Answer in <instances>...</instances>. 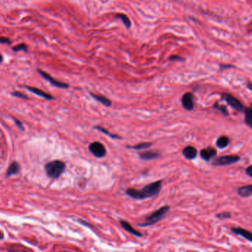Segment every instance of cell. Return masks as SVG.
<instances>
[{"mask_svg": "<svg viewBox=\"0 0 252 252\" xmlns=\"http://www.w3.org/2000/svg\"><path fill=\"white\" fill-rule=\"evenodd\" d=\"M19 164L17 162H16V161H14V162L10 164V167H8L7 172H6V175H7V176H11V175H16V174L19 172Z\"/></svg>", "mask_w": 252, "mask_h": 252, "instance_id": "ac0fdd59", "label": "cell"}, {"mask_svg": "<svg viewBox=\"0 0 252 252\" xmlns=\"http://www.w3.org/2000/svg\"><path fill=\"white\" fill-rule=\"evenodd\" d=\"M244 113H245V123L247 126H249L250 128L252 127V110L251 106L247 107L246 109H244Z\"/></svg>", "mask_w": 252, "mask_h": 252, "instance_id": "d6986e66", "label": "cell"}, {"mask_svg": "<svg viewBox=\"0 0 252 252\" xmlns=\"http://www.w3.org/2000/svg\"><path fill=\"white\" fill-rule=\"evenodd\" d=\"M182 106L186 110L192 111L194 109V96L192 93H186L183 95L181 99Z\"/></svg>", "mask_w": 252, "mask_h": 252, "instance_id": "ba28073f", "label": "cell"}, {"mask_svg": "<svg viewBox=\"0 0 252 252\" xmlns=\"http://www.w3.org/2000/svg\"><path fill=\"white\" fill-rule=\"evenodd\" d=\"M152 145V143H149V142H143V143H138V144L135 145V146H126V148L132 149H135V150H142V149H146L149 148Z\"/></svg>", "mask_w": 252, "mask_h": 252, "instance_id": "ffe728a7", "label": "cell"}, {"mask_svg": "<svg viewBox=\"0 0 252 252\" xmlns=\"http://www.w3.org/2000/svg\"><path fill=\"white\" fill-rule=\"evenodd\" d=\"M89 150L95 157L101 158L106 155V150L105 146L98 141H95L89 145Z\"/></svg>", "mask_w": 252, "mask_h": 252, "instance_id": "5b68a950", "label": "cell"}, {"mask_svg": "<svg viewBox=\"0 0 252 252\" xmlns=\"http://www.w3.org/2000/svg\"><path fill=\"white\" fill-rule=\"evenodd\" d=\"M65 167H66V165L63 161L55 160L46 164L45 172L49 178H58L65 172Z\"/></svg>", "mask_w": 252, "mask_h": 252, "instance_id": "3957f363", "label": "cell"}, {"mask_svg": "<svg viewBox=\"0 0 252 252\" xmlns=\"http://www.w3.org/2000/svg\"><path fill=\"white\" fill-rule=\"evenodd\" d=\"M24 87L25 89H27L28 91L31 92L32 93L35 94V95H38V96L42 97V98H45V99L48 100V101H50V100L54 99V97H53L52 95H51V94L46 93V92L43 91V90H40V89L36 88V87H30V86H24Z\"/></svg>", "mask_w": 252, "mask_h": 252, "instance_id": "9c48e42d", "label": "cell"}, {"mask_svg": "<svg viewBox=\"0 0 252 252\" xmlns=\"http://www.w3.org/2000/svg\"><path fill=\"white\" fill-rule=\"evenodd\" d=\"M0 43L1 44H5V45H10L11 44V41L10 39L7 38V37H0Z\"/></svg>", "mask_w": 252, "mask_h": 252, "instance_id": "f1b7e54d", "label": "cell"}, {"mask_svg": "<svg viewBox=\"0 0 252 252\" xmlns=\"http://www.w3.org/2000/svg\"><path fill=\"white\" fill-rule=\"evenodd\" d=\"M240 161V158L237 155H224L219 157L218 158L214 159L212 161L213 166H228L231 165V164H235V163L238 162Z\"/></svg>", "mask_w": 252, "mask_h": 252, "instance_id": "277c9868", "label": "cell"}, {"mask_svg": "<svg viewBox=\"0 0 252 252\" xmlns=\"http://www.w3.org/2000/svg\"><path fill=\"white\" fill-rule=\"evenodd\" d=\"M10 95L13 97H15V98H23V99H28V97L25 94L21 93L19 91H14L13 93H10Z\"/></svg>", "mask_w": 252, "mask_h": 252, "instance_id": "d4e9b609", "label": "cell"}, {"mask_svg": "<svg viewBox=\"0 0 252 252\" xmlns=\"http://www.w3.org/2000/svg\"><path fill=\"white\" fill-rule=\"evenodd\" d=\"M37 71H38V73H39V75L43 79L49 81V82L51 83L53 86H54V87L59 89H67L69 87V85L67 83L62 82V81H58V80L55 79L54 78L52 77V76L49 74V73H46V72L43 71V70H40V69H38Z\"/></svg>", "mask_w": 252, "mask_h": 252, "instance_id": "8992f818", "label": "cell"}, {"mask_svg": "<svg viewBox=\"0 0 252 252\" xmlns=\"http://www.w3.org/2000/svg\"><path fill=\"white\" fill-rule=\"evenodd\" d=\"M169 61H178V62H184L185 59L179 56H172L169 57Z\"/></svg>", "mask_w": 252, "mask_h": 252, "instance_id": "83f0119b", "label": "cell"}, {"mask_svg": "<svg viewBox=\"0 0 252 252\" xmlns=\"http://www.w3.org/2000/svg\"><path fill=\"white\" fill-rule=\"evenodd\" d=\"M214 109H217V110L220 111L221 113L223 114V115H225V116H228V109H227L226 106H225L223 105H220L218 103H216V104L214 105Z\"/></svg>", "mask_w": 252, "mask_h": 252, "instance_id": "cb8c5ba5", "label": "cell"}, {"mask_svg": "<svg viewBox=\"0 0 252 252\" xmlns=\"http://www.w3.org/2000/svg\"><path fill=\"white\" fill-rule=\"evenodd\" d=\"M245 173L248 175V177L251 178L252 177V167L251 166H249L248 167H247L246 169H245Z\"/></svg>", "mask_w": 252, "mask_h": 252, "instance_id": "f546056e", "label": "cell"}, {"mask_svg": "<svg viewBox=\"0 0 252 252\" xmlns=\"http://www.w3.org/2000/svg\"><path fill=\"white\" fill-rule=\"evenodd\" d=\"M231 217V214H230L229 212H223V213H220V214H216V217L218 219H226V218H229V217Z\"/></svg>", "mask_w": 252, "mask_h": 252, "instance_id": "484cf974", "label": "cell"}, {"mask_svg": "<svg viewBox=\"0 0 252 252\" xmlns=\"http://www.w3.org/2000/svg\"><path fill=\"white\" fill-rule=\"evenodd\" d=\"M237 194L241 198H248L252 195V185L244 186L237 189Z\"/></svg>", "mask_w": 252, "mask_h": 252, "instance_id": "9a60e30c", "label": "cell"}, {"mask_svg": "<svg viewBox=\"0 0 252 252\" xmlns=\"http://www.w3.org/2000/svg\"><path fill=\"white\" fill-rule=\"evenodd\" d=\"M90 94L95 101H98V102L101 103V104L106 106V107H109V106H112V102H111L110 100L106 98V97L104 96V95H95V94L92 93H90Z\"/></svg>", "mask_w": 252, "mask_h": 252, "instance_id": "2e32d148", "label": "cell"}, {"mask_svg": "<svg viewBox=\"0 0 252 252\" xmlns=\"http://www.w3.org/2000/svg\"><path fill=\"white\" fill-rule=\"evenodd\" d=\"M170 209V206H164L162 207L159 208L158 209H157L156 211L153 212L152 214H150L149 215L146 216L145 217L144 222H143L142 223H138L139 226L141 227H147L152 226V225L155 224L158 222H159L160 220L162 218H164V216L169 212Z\"/></svg>", "mask_w": 252, "mask_h": 252, "instance_id": "7a4b0ae2", "label": "cell"}, {"mask_svg": "<svg viewBox=\"0 0 252 252\" xmlns=\"http://www.w3.org/2000/svg\"><path fill=\"white\" fill-rule=\"evenodd\" d=\"M13 120H14V122H15L16 126L19 128V129H20V130H21V131L24 130V126H23L22 123V122L20 121L19 120H18V119H16V118H13Z\"/></svg>", "mask_w": 252, "mask_h": 252, "instance_id": "4316f807", "label": "cell"}, {"mask_svg": "<svg viewBox=\"0 0 252 252\" xmlns=\"http://www.w3.org/2000/svg\"><path fill=\"white\" fill-rule=\"evenodd\" d=\"M183 155L188 160H193L198 155V150L194 146H187L183 149Z\"/></svg>", "mask_w": 252, "mask_h": 252, "instance_id": "4fadbf2b", "label": "cell"}, {"mask_svg": "<svg viewBox=\"0 0 252 252\" xmlns=\"http://www.w3.org/2000/svg\"><path fill=\"white\" fill-rule=\"evenodd\" d=\"M139 157L143 161H152V160L159 158L161 157V154L158 152L155 151L143 152H140L139 154Z\"/></svg>", "mask_w": 252, "mask_h": 252, "instance_id": "5bb4252c", "label": "cell"}, {"mask_svg": "<svg viewBox=\"0 0 252 252\" xmlns=\"http://www.w3.org/2000/svg\"><path fill=\"white\" fill-rule=\"evenodd\" d=\"M120 226H121L122 228H123V229L125 230V231H127V232H129V234H132V235L135 236V237H141L142 236H143L142 233H140V231H137L136 229H135V228H133L132 226H131L130 223H128V222L126 221V220H120Z\"/></svg>", "mask_w": 252, "mask_h": 252, "instance_id": "7c38bea8", "label": "cell"}, {"mask_svg": "<svg viewBox=\"0 0 252 252\" xmlns=\"http://www.w3.org/2000/svg\"><path fill=\"white\" fill-rule=\"evenodd\" d=\"M234 66H231V65H220V68L222 69H226V68H233Z\"/></svg>", "mask_w": 252, "mask_h": 252, "instance_id": "4dcf8cb0", "label": "cell"}, {"mask_svg": "<svg viewBox=\"0 0 252 252\" xmlns=\"http://www.w3.org/2000/svg\"><path fill=\"white\" fill-rule=\"evenodd\" d=\"M222 98L225 101H226V103L228 105H230L233 109L238 111V112H243L244 109H245L242 103L238 99H237L235 97L232 96V95H229V94H223V95H222Z\"/></svg>", "mask_w": 252, "mask_h": 252, "instance_id": "52a82bcc", "label": "cell"}, {"mask_svg": "<svg viewBox=\"0 0 252 252\" xmlns=\"http://www.w3.org/2000/svg\"><path fill=\"white\" fill-rule=\"evenodd\" d=\"M231 231H232L234 234H237V235L240 236V237H243L244 239H247V240L251 242L252 241V234L249 231L244 228H240V227H233L231 228Z\"/></svg>", "mask_w": 252, "mask_h": 252, "instance_id": "8fae6325", "label": "cell"}, {"mask_svg": "<svg viewBox=\"0 0 252 252\" xmlns=\"http://www.w3.org/2000/svg\"><path fill=\"white\" fill-rule=\"evenodd\" d=\"M200 155L202 159L208 162L217 155V150L213 147H207L206 149H203L200 151Z\"/></svg>", "mask_w": 252, "mask_h": 252, "instance_id": "30bf717a", "label": "cell"}, {"mask_svg": "<svg viewBox=\"0 0 252 252\" xmlns=\"http://www.w3.org/2000/svg\"><path fill=\"white\" fill-rule=\"evenodd\" d=\"M12 51L13 52H19V51H25L27 52L28 51V45L25 43L19 44V45H15L12 48Z\"/></svg>", "mask_w": 252, "mask_h": 252, "instance_id": "603a6c76", "label": "cell"}, {"mask_svg": "<svg viewBox=\"0 0 252 252\" xmlns=\"http://www.w3.org/2000/svg\"><path fill=\"white\" fill-rule=\"evenodd\" d=\"M2 61H3V56H1V53H0V64H1V62H2Z\"/></svg>", "mask_w": 252, "mask_h": 252, "instance_id": "1f68e13d", "label": "cell"}, {"mask_svg": "<svg viewBox=\"0 0 252 252\" xmlns=\"http://www.w3.org/2000/svg\"><path fill=\"white\" fill-rule=\"evenodd\" d=\"M248 89H249V90H251V83H249V84H248Z\"/></svg>", "mask_w": 252, "mask_h": 252, "instance_id": "d6a6232c", "label": "cell"}, {"mask_svg": "<svg viewBox=\"0 0 252 252\" xmlns=\"http://www.w3.org/2000/svg\"><path fill=\"white\" fill-rule=\"evenodd\" d=\"M162 181H157L143 186L141 189L129 188L126 190V195L135 200H143L156 196L161 189Z\"/></svg>", "mask_w": 252, "mask_h": 252, "instance_id": "6da1fadb", "label": "cell"}, {"mask_svg": "<svg viewBox=\"0 0 252 252\" xmlns=\"http://www.w3.org/2000/svg\"><path fill=\"white\" fill-rule=\"evenodd\" d=\"M94 128H95V129H98V130H99L100 132L104 133V134H105V135H107L109 136V137H110L111 138H112V139H120V137H119V136H118V135H116L112 134V133L109 132H108V131L106 130V129H104V128L101 127V126H94Z\"/></svg>", "mask_w": 252, "mask_h": 252, "instance_id": "7402d4cb", "label": "cell"}, {"mask_svg": "<svg viewBox=\"0 0 252 252\" xmlns=\"http://www.w3.org/2000/svg\"><path fill=\"white\" fill-rule=\"evenodd\" d=\"M229 138L225 135H222L217 138V141H216V146L218 147L219 149H224L228 146V145H229Z\"/></svg>", "mask_w": 252, "mask_h": 252, "instance_id": "e0dca14e", "label": "cell"}, {"mask_svg": "<svg viewBox=\"0 0 252 252\" xmlns=\"http://www.w3.org/2000/svg\"><path fill=\"white\" fill-rule=\"evenodd\" d=\"M115 17H116L117 19H119L120 20H121L122 22L124 25V26L126 27V28H127V29L130 28L131 22L127 16H126L123 13H117L116 15H115Z\"/></svg>", "mask_w": 252, "mask_h": 252, "instance_id": "44dd1931", "label": "cell"}]
</instances>
